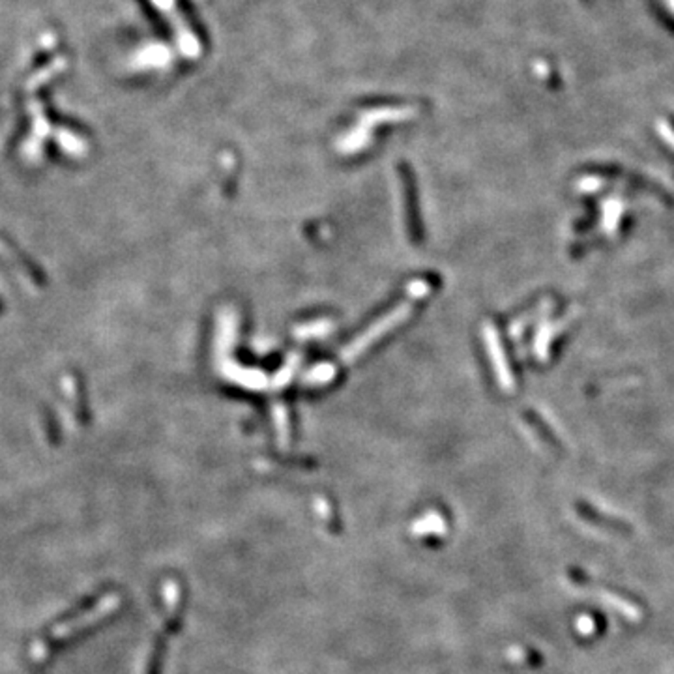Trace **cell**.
I'll use <instances>...</instances> for the list:
<instances>
[{
	"label": "cell",
	"instance_id": "cell-1",
	"mask_svg": "<svg viewBox=\"0 0 674 674\" xmlns=\"http://www.w3.org/2000/svg\"><path fill=\"white\" fill-rule=\"evenodd\" d=\"M184 607H186V601H184V598H180V601L177 603V609H175V613L171 615V618L163 624L161 632L158 633V637H155L154 648H152V654H150L145 674H161V669H163V659H165V652H167V641H169V637L171 635H177L184 624Z\"/></svg>",
	"mask_w": 674,
	"mask_h": 674
},
{
	"label": "cell",
	"instance_id": "cell-2",
	"mask_svg": "<svg viewBox=\"0 0 674 674\" xmlns=\"http://www.w3.org/2000/svg\"><path fill=\"white\" fill-rule=\"evenodd\" d=\"M105 592H107V589H102V590H97V592H94V594L86 596V598L83 599L81 603L73 605L71 609H68V610H66V613H64V615L60 616L59 620H57V626H62V624H68V622H71V620H73V618H79V616L85 615L86 610H90L92 607H94V605L97 603V599L102 598V596L105 594Z\"/></svg>",
	"mask_w": 674,
	"mask_h": 674
}]
</instances>
